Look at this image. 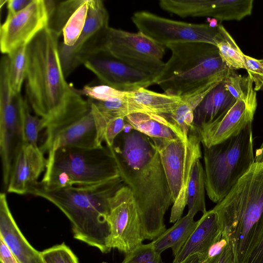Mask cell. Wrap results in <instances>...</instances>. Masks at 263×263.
Wrapping results in <instances>:
<instances>
[{"label":"cell","mask_w":263,"mask_h":263,"mask_svg":"<svg viewBox=\"0 0 263 263\" xmlns=\"http://www.w3.org/2000/svg\"><path fill=\"white\" fill-rule=\"evenodd\" d=\"M109 147L121 178L134 197L144 238L154 240L166 230L164 217L173 204L159 155L150 138L135 130Z\"/></svg>","instance_id":"1"},{"label":"cell","mask_w":263,"mask_h":263,"mask_svg":"<svg viewBox=\"0 0 263 263\" xmlns=\"http://www.w3.org/2000/svg\"><path fill=\"white\" fill-rule=\"evenodd\" d=\"M60 36L47 27L27 46L26 99L35 115L44 120L45 128L91 109L89 99L66 80L59 55Z\"/></svg>","instance_id":"2"},{"label":"cell","mask_w":263,"mask_h":263,"mask_svg":"<svg viewBox=\"0 0 263 263\" xmlns=\"http://www.w3.org/2000/svg\"><path fill=\"white\" fill-rule=\"evenodd\" d=\"M213 209L236 263H263V162H254Z\"/></svg>","instance_id":"3"},{"label":"cell","mask_w":263,"mask_h":263,"mask_svg":"<svg viewBox=\"0 0 263 263\" xmlns=\"http://www.w3.org/2000/svg\"><path fill=\"white\" fill-rule=\"evenodd\" d=\"M123 185L119 176L93 184L51 190L37 183L28 194L45 199L58 208L70 220L75 239L107 253L111 250L108 222L110 200Z\"/></svg>","instance_id":"4"},{"label":"cell","mask_w":263,"mask_h":263,"mask_svg":"<svg viewBox=\"0 0 263 263\" xmlns=\"http://www.w3.org/2000/svg\"><path fill=\"white\" fill-rule=\"evenodd\" d=\"M171 56L157 78L166 94L181 97L209 83L221 81L229 68L216 46L203 42L166 45Z\"/></svg>","instance_id":"5"},{"label":"cell","mask_w":263,"mask_h":263,"mask_svg":"<svg viewBox=\"0 0 263 263\" xmlns=\"http://www.w3.org/2000/svg\"><path fill=\"white\" fill-rule=\"evenodd\" d=\"M119 176L109 147H62L47 155L40 184L51 190L93 184Z\"/></svg>","instance_id":"6"},{"label":"cell","mask_w":263,"mask_h":263,"mask_svg":"<svg viewBox=\"0 0 263 263\" xmlns=\"http://www.w3.org/2000/svg\"><path fill=\"white\" fill-rule=\"evenodd\" d=\"M203 149L205 190L218 203L254 163L252 123L238 135Z\"/></svg>","instance_id":"7"},{"label":"cell","mask_w":263,"mask_h":263,"mask_svg":"<svg viewBox=\"0 0 263 263\" xmlns=\"http://www.w3.org/2000/svg\"><path fill=\"white\" fill-rule=\"evenodd\" d=\"M150 139L159 155L172 195L170 222L175 223L182 218L187 205V189L192 168L202 157L201 140L195 128L186 141L179 138Z\"/></svg>","instance_id":"8"},{"label":"cell","mask_w":263,"mask_h":263,"mask_svg":"<svg viewBox=\"0 0 263 263\" xmlns=\"http://www.w3.org/2000/svg\"><path fill=\"white\" fill-rule=\"evenodd\" d=\"M26 98L14 95L9 83V60L3 57L0 65V154L3 184L6 191L14 162L25 144L23 112Z\"/></svg>","instance_id":"9"},{"label":"cell","mask_w":263,"mask_h":263,"mask_svg":"<svg viewBox=\"0 0 263 263\" xmlns=\"http://www.w3.org/2000/svg\"><path fill=\"white\" fill-rule=\"evenodd\" d=\"M165 48L139 31L132 32L109 27L100 40L95 52H106L129 66L157 78L164 66L162 59Z\"/></svg>","instance_id":"10"},{"label":"cell","mask_w":263,"mask_h":263,"mask_svg":"<svg viewBox=\"0 0 263 263\" xmlns=\"http://www.w3.org/2000/svg\"><path fill=\"white\" fill-rule=\"evenodd\" d=\"M132 20L138 30L163 46L179 43L203 42L216 45L222 34L219 25L175 21L147 11L135 12Z\"/></svg>","instance_id":"11"},{"label":"cell","mask_w":263,"mask_h":263,"mask_svg":"<svg viewBox=\"0 0 263 263\" xmlns=\"http://www.w3.org/2000/svg\"><path fill=\"white\" fill-rule=\"evenodd\" d=\"M56 1L32 0L19 12L7 16L0 28V48L2 53L9 55L27 45L48 27L49 17Z\"/></svg>","instance_id":"12"},{"label":"cell","mask_w":263,"mask_h":263,"mask_svg":"<svg viewBox=\"0 0 263 263\" xmlns=\"http://www.w3.org/2000/svg\"><path fill=\"white\" fill-rule=\"evenodd\" d=\"M108 222L111 249L127 254L142 244L144 238L139 211L127 186L123 185L111 198Z\"/></svg>","instance_id":"13"},{"label":"cell","mask_w":263,"mask_h":263,"mask_svg":"<svg viewBox=\"0 0 263 263\" xmlns=\"http://www.w3.org/2000/svg\"><path fill=\"white\" fill-rule=\"evenodd\" d=\"M91 110L60 119L45 128L44 140L39 148L49 155L62 147H102Z\"/></svg>","instance_id":"14"},{"label":"cell","mask_w":263,"mask_h":263,"mask_svg":"<svg viewBox=\"0 0 263 263\" xmlns=\"http://www.w3.org/2000/svg\"><path fill=\"white\" fill-rule=\"evenodd\" d=\"M109 27V14L103 2L89 0L86 23L76 43L71 47L59 44L60 61L66 77L95 51Z\"/></svg>","instance_id":"15"},{"label":"cell","mask_w":263,"mask_h":263,"mask_svg":"<svg viewBox=\"0 0 263 263\" xmlns=\"http://www.w3.org/2000/svg\"><path fill=\"white\" fill-rule=\"evenodd\" d=\"M83 64L104 85L119 91L131 92L156 84L157 77L133 68L103 51L90 54Z\"/></svg>","instance_id":"16"},{"label":"cell","mask_w":263,"mask_h":263,"mask_svg":"<svg viewBox=\"0 0 263 263\" xmlns=\"http://www.w3.org/2000/svg\"><path fill=\"white\" fill-rule=\"evenodd\" d=\"M163 10L181 17H212L240 21L252 13L253 0H160Z\"/></svg>","instance_id":"17"},{"label":"cell","mask_w":263,"mask_h":263,"mask_svg":"<svg viewBox=\"0 0 263 263\" xmlns=\"http://www.w3.org/2000/svg\"><path fill=\"white\" fill-rule=\"evenodd\" d=\"M255 111L238 100L223 116L209 124L194 125L195 129L203 146L209 147L238 135L252 123Z\"/></svg>","instance_id":"18"},{"label":"cell","mask_w":263,"mask_h":263,"mask_svg":"<svg viewBox=\"0 0 263 263\" xmlns=\"http://www.w3.org/2000/svg\"><path fill=\"white\" fill-rule=\"evenodd\" d=\"M46 166V159L40 148L25 144L14 162L6 191L27 194L29 189L38 183Z\"/></svg>","instance_id":"19"},{"label":"cell","mask_w":263,"mask_h":263,"mask_svg":"<svg viewBox=\"0 0 263 263\" xmlns=\"http://www.w3.org/2000/svg\"><path fill=\"white\" fill-rule=\"evenodd\" d=\"M0 238L8 246L17 263H45L41 252L30 245L17 227L4 192L0 195Z\"/></svg>","instance_id":"20"},{"label":"cell","mask_w":263,"mask_h":263,"mask_svg":"<svg viewBox=\"0 0 263 263\" xmlns=\"http://www.w3.org/2000/svg\"><path fill=\"white\" fill-rule=\"evenodd\" d=\"M222 239L218 216L212 209L203 214L198 223L172 263H179L190 255L199 253L208 256Z\"/></svg>","instance_id":"21"},{"label":"cell","mask_w":263,"mask_h":263,"mask_svg":"<svg viewBox=\"0 0 263 263\" xmlns=\"http://www.w3.org/2000/svg\"><path fill=\"white\" fill-rule=\"evenodd\" d=\"M125 120L134 130L152 138L180 139L186 141L182 132L171 117L147 112H135Z\"/></svg>","instance_id":"22"},{"label":"cell","mask_w":263,"mask_h":263,"mask_svg":"<svg viewBox=\"0 0 263 263\" xmlns=\"http://www.w3.org/2000/svg\"><path fill=\"white\" fill-rule=\"evenodd\" d=\"M236 101L226 88L224 80H222L205 95L195 109L194 125L209 124L220 118Z\"/></svg>","instance_id":"23"},{"label":"cell","mask_w":263,"mask_h":263,"mask_svg":"<svg viewBox=\"0 0 263 263\" xmlns=\"http://www.w3.org/2000/svg\"><path fill=\"white\" fill-rule=\"evenodd\" d=\"M125 96L134 113L147 112L171 117L181 101L180 97L158 93L145 88L126 92Z\"/></svg>","instance_id":"24"},{"label":"cell","mask_w":263,"mask_h":263,"mask_svg":"<svg viewBox=\"0 0 263 263\" xmlns=\"http://www.w3.org/2000/svg\"><path fill=\"white\" fill-rule=\"evenodd\" d=\"M197 223L198 220L195 221L194 217L187 214L151 242L155 252L161 254L166 249L171 248L175 257L186 242Z\"/></svg>","instance_id":"25"},{"label":"cell","mask_w":263,"mask_h":263,"mask_svg":"<svg viewBox=\"0 0 263 263\" xmlns=\"http://www.w3.org/2000/svg\"><path fill=\"white\" fill-rule=\"evenodd\" d=\"M220 82L209 83L180 97L181 101L171 117L181 129L186 139L194 128L195 109L205 95Z\"/></svg>","instance_id":"26"},{"label":"cell","mask_w":263,"mask_h":263,"mask_svg":"<svg viewBox=\"0 0 263 263\" xmlns=\"http://www.w3.org/2000/svg\"><path fill=\"white\" fill-rule=\"evenodd\" d=\"M205 172L198 159L194 163L187 189V214L194 217L199 212L205 213Z\"/></svg>","instance_id":"27"},{"label":"cell","mask_w":263,"mask_h":263,"mask_svg":"<svg viewBox=\"0 0 263 263\" xmlns=\"http://www.w3.org/2000/svg\"><path fill=\"white\" fill-rule=\"evenodd\" d=\"M223 80L226 88L236 100L243 101L249 108L256 110V93L249 76H242L229 69Z\"/></svg>","instance_id":"28"},{"label":"cell","mask_w":263,"mask_h":263,"mask_svg":"<svg viewBox=\"0 0 263 263\" xmlns=\"http://www.w3.org/2000/svg\"><path fill=\"white\" fill-rule=\"evenodd\" d=\"M220 29L222 36L216 46L222 61L230 69H245V54L221 24Z\"/></svg>","instance_id":"29"},{"label":"cell","mask_w":263,"mask_h":263,"mask_svg":"<svg viewBox=\"0 0 263 263\" xmlns=\"http://www.w3.org/2000/svg\"><path fill=\"white\" fill-rule=\"evenodd\" d=\"M9 58V83L14 95L21 93L27 71V46L21 47L7 55Z\"/></svg>","instance_id":"30"},{"label":"cell","mask_w":263,"mask_h":263,"mask_svg":"<svg viewBox=\"0 0 263 263\" xmlns=\"http://www.w3.org/2000/svg\"><path fill=\"white\" fill-rule=\"evenodd\" d=\"M85 1H56L54 8L50 16L47 27L60 36L70 17Z\"/></svg>","instance_id":"31"},{"label":"cell","mask_w":263,"mask_h":263,"mask_svg":"<svg viewBox=\"0 0 263 263\" xmlns=\"http://www.w3.org/2000/svg\"><path fill=\"white\" fill-rule=\"evenodd\" d=\"M89 0H85L70 17L63 30L65 46H72L78 40L85 26L88 9Z\"/></svg>","instance_id":"32"},{"label":"cell","mask_w":263,"mask_h":263,"mask_svg":"<svg viewBox=\"0 0 263 263\" xmlns=\"http://www.w3.org/2000/svg\"><path fill=\"white\" fill-rule=\"evenodd\" d=\"M23 123L25 144L39 147L37 144L39 135L40 132L45 128V122L38 116L31 114L27 100L24 109Z\"/></svg>","instance_id":"33"},{"label":"cell","mask_w":263,"mask_h":263,"mask_svg":"<svg viewBox=\"0 0 263 263\" xmlns=\"http://www.w3.org/2000/svg\"><path fill=\"white\" fill-rule=\"evenodd\" d=\"M41 252L45 263H79L77 256L64 243Z\"/></svg>","instance_id":"34"},{"label":"cell","mask_w":263,"mask_h":263,"mask_svg":"<svg viewBox=\"0 0 263 263\" xmlns=\"http://www.w3.org/2000/svg\"><path fill=\"white\" fill-rule=\"evenodd\" d=\"M121 263H163L161 254L155 252L151 242L141 244L133 252L126 254Z\"/></svg>","instance_id":"35"},{"label":"cell","mask_w":263,"mask_h":263,"mask_svg":"<svg viewBox=\"0 0 263 263\" xmlns=\"http://www.w3.org/2000/svg\"><path fill=\"white\" fill-rule=\"evenodd\" d=\"M78 91L82 96L87 97L89 99L99 101H105L120 97L125 92L105 85H86L78 90Z\"/></svg>","instance_id":"36"},{"label":"cell","mask_w":263,"mask_h":263,"mask_svg":"<svg viewBox=\"0 0 263 263\" xmlns=\"http://www.w3.org/2000/svg\"><path fill=\"white\" fill-rule=\"evenodd\" d=\"M211 250L209 255L201 263H236L234 254L228 242L221 240Z\"/></svg>","instance_id":"37"},{"label":"cell","mask_w":263,"mask_h":263,"mask_svg":"<svg viewBox=\"0 0 263 263\" xmlns=\"http://www.w3.org/2000/svg\"><path fill=\"white\" fill-rule=\"evenodd\" d=\"M245 69L254 84V90L259 91L263 88V59H257L244 55Z\"/></svg>","instance_id":"38"},{"label":"cell","mask_w":263,"mask_h":263,"mask_svg":"<svg viewBox=\"0 0 263 263\" xmlns=\"http://www.w3.org/2000/svg\"><path fill=\"white\" fill-rule=\"evenodd\" d=\"M124 118H117L109 120L106 124L103 140L107 146L111 147L117 136L121 133L125 127Z\"/></svg>","instance_id":"39"},{"label":"cell","mask_w":263,"mask_h":263,"mask_svg":"<svg viewBox=\"0 0 263 263\" xmlns=\"http://www.w3.org/2000/svg\"><path fill=\"white\" fill-rule=\"evenodd\" d=\"M32 0H7V16L15 14L25 9Z\"/></svg>","instance_id":"40"},{"label":"cell","mask_w":263,"mask_h":263,"mask_svg":"<svg viewBox=\"0 0 263 263\" xmlns=\"http://www.w3.org/2000/svg\"><path fill=\"white\" fill-rule=\"evenodd\" d=\"M0 261L1 263H17L11 250L0 238Z\"/></svg>","instance_id":"41"},{"label":"cell","mask_w":263,"mask_h":263,"mask_svg":"<svg viewBox=\"0 0 263 263\" xmlns=\"http://www.w3.org/2000/svg\"><path fill=\"white\" fill-rule=\"evenodd\" d=\"M207 257L201 254L196 253L189 256L179 263H201Z\"/></svg>","instance_id":"42"},{"label":"cell","mask_w":263,"mask_h":263,"mask_svg":"<svg viewBox=\"0 0 263 263\" xmlns=\"http://www.w3.org/2000/svg\"><path fill=\"white\" fill-rule=\"evenodd\" d=\"M254 162H263V142L260 147L256 151Z\"/></svg>","instance_id":"43"},{"label":"cell","mask_w":263,"mask_h":263,"mask_svg":"<svg viewBox=\"0 0 263 263\" xmlns=\"http://www.w3.org/2000/svg\"><path fill=\"white\" fill-rule=\"evenodd\" d=\"M102 263H107V262H102Z\"/></svg>","instance_id":"44"}]
</instances>
